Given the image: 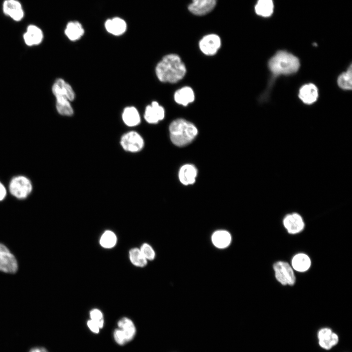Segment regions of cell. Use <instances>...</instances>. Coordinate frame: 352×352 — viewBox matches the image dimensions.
Wrapping results in <instances>:
<instances>
[{
  "instance_id": "cell-19",
  "label": "cell",
  "mask_w": 352,
  "mask_h": 352,
  "mask_svg": "<svg viewBox=\"0 0 352 352\" xmlns=\"http://www.w3.org/2000/svg\"><path fill=\"white\" fill-rule=\"evenodd\" d=\"M105 28L110 33L118 36L122 35L126 31L127 24L123 19L116 17L108 20L105 22Z\"/></svg>"
},
{
  "instance_id": "cell-30",
  "label": "cell",
  "mask_w": 352,
  "mask_h": 352,
  "mask_svg": "<svg viewBox=\"0 0 352 352\" xmlns=\"http://www.w3.org/2000/svg\"><path fill=\"white\" fill-rule=\"evenodd\" d=\"M90 319L94 321L100 329L103 327L104 321L102 312L98 309H93L90 311Z\"/></svg>"
},
{
  "instance_id": "cell-4",
  "label": "cell",
  "mask_w": 352,
  "mask_h": 352,
  "mask_svg": "<svg viewBox=\"0 0 352 352\" xmlns=\"http://www.w3.org/2000/svg\"><path fill=\"white\" fill-rule=\"evenodd\" d=\"M33 189L30 180L23 176L13 177L10 181L9 190L10 194L20 199L26 198L31 193Z\"/></svg>"
},
{
  "instance_id": "cell-23",
  "label": "cell",
  "mask_w": 352,
  "mask_h": 352,
  "mask_svg": "<svg viewBox=\"0 0 352 352\" xmlns=\"http://www.w3.org/2000/svg\"><path fill=\"white\" fill-rule=\"evenodd\" d=\"M65 33L70 40L75 41L83 36L84 30L79 22H70L67 24Z\"/></svg>"
},
{
  "instance_id": "cell-6",
  "label": "cell",
  "mask_w": 352,
  "mask_h": 352,
  "mask_svg": "<svg viewBox=\"0 0 352 352\" xmlns=\"http://www.w3.org/2000/svg\"><path fill=\"white\" fill-rule=\"evenodd\" d=\"M53 94L56 98V109L59 114L70 116L73 114V109L66 93L56 83L52 88Z\"/></svg>"
},
{
  "instance_id": "cell-3",
  "label": "cell",
  "mask_w": 352,
  "mask_h": 352,
  "mask_svg": "<svg viewBox=\"0 0 352 352\" xmlns=\"http://www.w3.org/2000/svg\"><path fill=\"white\" fill-rule=\"evenodd\" d=\"M169 132L171 141L179 147L191 142L198 133L194 124L182 118L176 119L171 122L169 126Z\"/></svg>"
},
{
  "instance_id": "cell-27",
  "label": "cell",
  "mask_w": 352,
  "mask_h": 352,
  "mask_svg": "<svg viewBox=\"0 0 352 352\" xmlns=\"http://www.w3.org/2000/svg\"><path fill=\"white\" fill-rule=\"evenodd\" d=\"M117 241V237L113 232L106 230L100 239V244L103 247L109 249L113 247L116 245Z\"/></svg>"
},
{
  "instance_id": "cell-33",
  "label": "cell",
  "mask_w": 352,
  "mask_h": 352,
  "mask_svg": "<svg viewBox=\"0 0 352 352\" xmlns=\"http://www.w3.org/2000/svg\"><path fill=\"white\" fill-rule=\"evenodd\" d=\"M6 189L4 185L0 181V201L3 200L6 196Z\"/></svg>"
},
{
  "instance_id": "cell-24",
  "label": "cell",
  "mask_w": 352,
  "mask_h": 352,
  "mask_svg": "<svg viewBox=\"0 0 352 352\" xmlns=\"http://www.w3.org/2000/svg\"><path fill=\"white\" fill-rule=\"evenodd\" d=\"M352 64H350L347 70L340 74L337 78L338 86L342 89L348 90L352 88Z\"/></svg>"
},
{
  "instance_id": "cell-15",
  "label": "cell",
  "mask_w": 352,
  "mask_h": 352,
  "mask_svg": "<svg viewBox=\"0 0 352 352\" xmlns=\"http://www.w3.org/2000/svg\"><path fill=\"white\" fill-rule=\"evenodd\" d=\"M197 174V169L194 165L186 164L183 165L179 169V179L184 185L193 184L196 181Z\"/></svg>"
},
{
  "instance_id": "cell-34",
  "label": "cell",
  "mask_w": 352,
  "mask_h": 352,
  "mask_svg": "<svg viewBox=\"0 0 352 352\" xmlns=\"http://www.w3.org/2000/svg\"><path fill=\"white\" fill-rule=\"evenodd\" d=\"M29 352H48L47 350L41 347H36L32 348L30 350Z\"/></svg>"
},
{
  "instance_id": "cell-31",
  "label": "cell",
  "mask_w": 352,
  "mask_h": 352,
  "mask_svg": "<svg viewBox=\"0 0 352 352\" xmlns=\"http://www.w3.org/2000/svg\"><path fill=\"white\" fill-rule=\"evenodd\" d=\"M332 333V331L329 328H323L320 330L318 333V338L321 340L326 337L330 335Z\"/></svg>"
},
{
  "instance_id": "cell-18",
  "label": "cell",
  "mask_w": 352,
  "mask_h": 352,
  "mask_svg": "<svg viewBox=\"0 0 352 352\" xmlns=\"http://www.w3.org/2000/svg\"><path fill=\"white\" fill-rule=\"evenodd\" d=\"M25 43L28 45L38 44L42 41L43 34L42 30L35 25H30L23 35Z\"/></svg>"
},
{
  "instance_id": "cell-2",
  "label": "cell",
  "mask_w": 352,
  "mask_h": 352,
  "mask_svg": "<svg viewBox=\"0 0 352 352\" xmlns=\"http://www.w3.org/2000/svg\"><path fill=\"white\" fill-rule=\"evenodd\" d=\"M300 67L299 59L293 54L285 50L277 51L268 62V67L274 79L281 75H289L296 73Z\"/></svg>"
},
{
  "instance_id": "cell-29",
  "label": "cell",
  "mask_w": 352,
  "mask_h": 352,
  "mask_svg": "<svg viewBox=\"0 0 352 352\" xmlns=\"http://www.w3.org/2000/svg\"><path fill=\"white\" fill-rule=\"evenodd\" d=\"M140 250L147 261H152L154 259L155 256V251L148 243H143L141 245Z\"/></svg>"
},
{
  "instance_id": "cell-11",
  "label": "cell",
  "mask_w": 352,
  "mask_h": 352,
  "mask_svg": "<svg viewBox=\"0 0 352 352\" xmlns=\"http://www.w3.org/2000/svg\"><path fill=\"white\" fill-rule=\"evenodd\" d=\"M3 12L15 21L23 18L24 11L21 3L17 0H5L2 5Z\"/></svg>"
},
{
  "instance_id": "cell-16",
  "label": "cell",
  "mask_w": 352,
  "mask_h": 352,
  "mask_svg": "<svg viewBox=\"0 0 352 352\" xmlns=\"http://www.w3.org/2000/svg\"><path fill=\"white\" fill-rule=\"evenodd\" d=\"M174 99L178 104L186 106L194 101V92L189 87H182L175 92Z\"/></svg>"
},
{
  "instance_id": "cell-13",
  "label": "cell",
  "mask_w": 352,
  "mask_h": 352,
  "mask_svg": "<svg viewBox=\"0 0 352 352\" xmlns=\"http://www.w3.org/2000/svg\"><path fill=\"white\" fill-rule=\"evenodd\" d=\"M298 97L306 105L313 104L318 97L317 87L312 83L303 85L299 89Z\"/></svg>"
},
{
  "instance_id": "cell-14",
  "label": "cell",
  "mask_w": 352,
  "mask_h": 352,
  "mask_svg": "<svg viewBox=\"0 0 352 352\" xmlns=\"http://www.w3.org/2000/svg\"><path fill=\"white\" fill-rule=\"evenodd\" d=\"M217 0H194L188 6L189 10L196 15H203L210 12L215 6Z\"/></svg>"
},
{
  "instance_id": "cell-22",
  "label": "cell",
  "mask_w": 352,
  "mask_h": 352,
  "mask_svg": "<svg viewBox=\"0 0 352 352\" xmlns=\"http://www.w3.org/2000/svg\"><path fill=\"white\" fill-rule=\"evenodd\" d=\"M291 264L292 267L299 272L307 271L311 265V261L309 257L304 253L296 254L292 259Z\"/></svg>"
},
{
  "instance_id": "cell-21",
  "label": "cell",
  "mask_w": 352,
  "mask_h": 352,
  "mask_svg": "<svg viewBox=\"0 0 352 352\" xmlns=\"http://www.w3.org/2000/svg\"><path fill=\"white\" fill-rule=\"evenodd\" d=\"M124 123L128 126L134 127L140 123V116L138 110L134 107L125 108L122 114Z\"/></svg>"
},
{
  "instance_id": "cell-25",
  "label": "cell",
  "mask_w": 352,
  "mask_h": 352,
  "mask_svg": "<svg viewBox=\"0 0 352 352\" xmlns=\"http://www.w3.org/2000/svg\"><path fill=\"white\" fill-rule=\"evenodd\" d=\"M273 10V3L272 0H258L255 6L256 13L263 17L271 15Z\"/></svg>"
},
{
  "instance_id": "cell-7",
  "label": "cell",
  "mask_w": 352,
  "mask_h": 352,
  "mask_svg": "<svg viewBox=\"0 0 352 352\" xmlns=\"http://www.w3.org/2000/svg\"><path fill=\"white\" fill-rule=\"evenodd\" d=\"M120 144L124 150L136 153L143 148L144 142L143 138L138 132L131 131L122 135Z\"/></svg>"
},
{
  "instance_id": "cell-8",
  "label": "cell",
  "mask_w": 352,
  "mask_h": 352,
  "mask_svg": "<svg viewBox=\"0 0 352 352\" xmlns=\"http://www.w3.org/2000/svg\"><path fill=\"white\" fill-rule=\"evenodd\" d=\"M17 269L18 263L15 257L4 244L0 243V271L13 273Z\"/></svg>"
},
{
  "instance_id": "cell-12",
  "label": "cell",
  "mask_w": 352,
  "mask_h": 352,
  "mask_svg": "<svg viewBox=\"0 0 352 352\" xmlns=\"http://www.w3.org/2000/svg\"><path fill=\"white\" fill-rule=\"evenodd\" d=\"M283 224L288 233L296 234L301 232L304 228L305 223L301 216L293 213L286 216Z\"/></svg>"
},
{
  "instance_id": "cell-17",
  "label": "cell",
  "mask_w": 352,
  "mask_h": 352,
  "mask_svg": "<svg viewBox=\"0 0 352 352\" xmlns=\"http://www.w3.org/2000/svg\"><path fill=\"white\" fill-rule=\"evenodd\" d=\"M117 325L127 343L133 338L136 333V328L130 319L123 317L119 320Z\"/></svg>"
},
{
  "instance_id": "cell-32",
  "label": "cell",
  "mask_w": 352,
  "mask_h": 352,
  "mask_svg": "<svg viewBox=\"0 0 352 352\" xmlns=\"http://www.w3.org/2000/svg\"><path fill=\"white\" fill-rule=\"evenodd\" d=\"M87 325L89 330L93 332L98 333L100 329L98 325L93 320L90 319L87 322Z\"/></svg>"
},
{
  "instance_id": "cell-9",
  "label": "cell",
  "mask_w": 352,
  "mask_h": 352,
  "mask_svg": "<svg viewBox=\"0 0 352 352\" xmlns=\"http://www.w3.org/2000/svg\"><path fill=\"white\" fill-rule=\"evenodd\" d=\"M221 45L220 37L214 34L204 36L199 41V47L201 51L206 55H214L218 52Z\"/></svg>"
},
{
  "instance_id": "cell-10",
  "label": "cell",
  "mask_w": 352,
  "mask_h": 352,
  "mask_svg": "<svg viewBox=\"0 0 352 352\" xmlns=\"http://www.w3.org/2000/svg\"><path fill=\"white\" fill-rule=\"evenodd\" d=\"M165 117V110L156 101H153L145 109L144 118L150 124H156Z\"/></svg>"
},
{
  "instance_id": "cell-5",
  "label": "cell",
  "mask_w": 352,
  "mask_h": 352,
  "mask_svg": "<svg viewBox=\"0 0 352 352\" xmlns=\"http://www.w3.org/2000/svg\"><path fill=\"white\" fill-rule=\"evenodd\" d=\"M273 269L277 280L284 286H293L296 277L291 266L283 261H278L274 264Z\"/></svg>"
},
{
  "instance_id": "cell-20",
  "label": "cell",
  "mask_w": 352,
  "mask_h": 352,
  "mask_svg": "<svg viewBox=\"0 0 352 352\" xmlns=\"http://www.w3.org/2000/svg\"><path fill=\"white\" fill-rule=\"evenodd\" d=\"M212 242L217 248H224L231 243L232 237L230 233L226 230H220L215 231L212 236Z\"/></svg>"
},
{
  "instance_id": "cell-26",
  "label": "cell",
  "mask_w": 352,
  "mask_h": 352,
  "mask_svg": "<svg viewBox=\"0 0 352 352\" xmlns=\"http://www.w3.org/2000/svg\"><path fill=\"white\" fill-rule=\"evenodd\" d=\"M129 258L132 264L135 266L143 267L147 264V260L138 248H133L130 250Z\"/></svg>"
},
{
  "instance_id": "cell-1",
  "label": "cell",
  "mask_w": 352,
  "mask_h": 352,
  "mask_svg": "<svg viewBox=\"0 0 352 352\" xmlns=\"http://www.w3.org/2000/svg\"><path fill=\"white\" fill-rule=\"evenodd\" d=\"M158 79L164 83H176L185 76L186 68L180 57L176 54L164 56L155 67Z\"/></svg>"
},
{
  "instance_id": "cell-28",
  "label": "cell",
  "mask_w": 352,
  "mask_h": 352,
  "mask_svg": "<svg viewBox=\"0 0 352 352\" xmlns=\"http://www.w3.org/2000/svg\"><path fill=\"white\" fill-rule=\"evenodd\" d=\"M338 340L337 334L332 332L330 335L323 339L319 340V345L325 350H330L338 343Z\"/></svg>"
},
{
  "instance_id": "cell-35",
  "label": "cell",
  "mask_w": 352,
  "mask_h": 352,
  "mask_svg": "<svg viewBox=\"0 0 352 352\" xmlns=\"http://www.w3.org/2000/svg\"></svg>"
}]
</instances>
